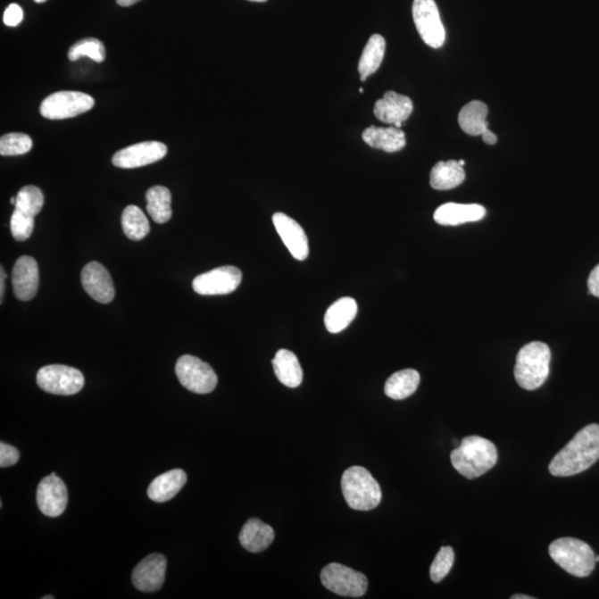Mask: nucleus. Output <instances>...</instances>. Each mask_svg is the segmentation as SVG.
I'll return each instance as SVG.
<instances>
[{
	"label": "nucleus",
	"mask_w": 599,
	"mask_h": 599,
	"mask_svg": "<svg viewBox=\"0 0 599 599\" xmlns=\"http://www.w3.org/2000/svg\"><path fill=\"white\" fill-rule=\"evenodd\" d=\"M552 560L575 578H587L595 570V554L588 544L579 539H556L548 548Z\"/></svg>",
	"instance_id": "nucleus-5"
},
{
	"label": "nucleus",
	"mask_w": 599,
	"mask_h": 599,
	"mask_svg": "<svg viewBox=\"0 0 599 599\" xmlns=\"http://www.w3.org/2000/svg\"><path fill=\"white\" fill-rule=\"evenodd\" d=\"M187 474L180 469L168 470L159 475L151 482L148 487V496L155 503H164L172 500L185 487Z\"/></svg>",
	"instance_id": "nucleus-21"
},
{
	"label": "nucleus",
	"mask_w": 599,
	"mask_h": 599,
	"mask_svg": "<svg viewBox=\"0 0 599 599\" xmlns=\"http://www.w3.org/2000/svg\"><path fill=\"white\" fill-rule=\"evenodd\" d=\"M274 373L283 386L295 388L301 386L304 371L298 358L289 350H279L272 361Z\"/></svg>",
	"instance_id": "nucleus-23"
},
{
	"label": "nucleus",
	"mask_w": 599,
	"mask_h": 599,
	"mask_svg": "<svg viewBox=\"0 0 599 599\" xmlns=\"http://www.w3.org/2000/svg\"><path fill=\"white\" fill-rule=\"evenodd\" d=\"M511 598L512 599H534V597H532V596L522 595V594H518V595H513Z\"/></svg>",
	"instance_id": "nucleus-42"
},
{
	"label": "nucleus",
	"mask_w": 599,
	"mask_h": 599,
	"mask_svg": "<svg viewBox=\"0 0 599 599\" xmlns=\"http://www.w3.org/2000/svg\"><path fill=\"white\" fill-rule=\"evenodd\" d=\"M122 230L130 240L139 241L147 237L150 225L143 210L136 205H128L121 217Z\"/></svg>",
	"instance_id": "nucleus-30"
},
{
	"label": "nucleus",
	"mask_w": 599,
	"mask_h": 599,
	"mask_svg": "<svg viewBox=\"0 0 599 599\" xmlns=\"http://www.w3.org/2000/svg\"><path fill=\"white\" fill-rule=\"evenodd\" d=\"M41 390L56 395H74L85 386L84 375L75 368L53 364L41 368L37 373Z\"/></svg>",
	"instance_id": "nucleus-9"
},
{
	"label": "nucleus",
	"mask_w": 599,
	"mask_h": 599,
	"mask_svg": "<svg viewBox=\"0 0 599 599\" xmlns=\"http://www.w3.org/2000/svg\"><path fill=\"white\" fill-rule=\"evenodd\" d=\"M386 39L381 35L375 34L369 39L359 62L361 80H367L368 77L379 70L383 62L384 54H386Z\"/></svg>",
	"instance_id": "nucleus-28"
},
{
	"label": "nucleus",
	"mask_w": 599,
	"mask_h": 599,
	"mask_svg": "<svg viewBox=\"0 0 599 599\" xmlns=\"http://www.w3.org/2000/svg\"><path fill=\"white\" fill-rule=\"evenodd\" d=\"M596 562H599V555L595 556Z\"/></svg>",
	"instance_id": "nucleus-48"
},
{
	"label": "nucleus",
	"mask_w": 599,
	"mask_h": 599,
	"mask_svg": "<svg viewBox=\"0 0 599 599\" xmlns=\"http://www.w3.org/2000/svg\"><path fill=\"white\" fill-rule=\"evenodd\" d=\"M176 374L181 386L196 395H208L218 384V377L213 369L192 355H182L177 361Z\"/></svg>",
	"instance_id": "nucleus-8"
},
{
	"label": "nucleus",
	"mask_w": 599,
	"mask_h": 599,
	"mask_svg": "<svg viewBox=\"0 0 599 599\" xmlns=\"http://www.w3.org/2000/svg\"><path fill=\"white\" fill-rule=\"evenodd\" d=\"M33 148V140L26 134H8L0 139V154L21 155L29 153Z\"/></svg>",
	"instance_id": "nucleus-33"
},
{
	"label": "nucleus",
	"mask_w": 599,
	"mask_h": 599,
	"mask_svg": "<svg viewBox=\"0 0 599 599\" xmlns=\"http://www.w3.org/2000/svg\"><path fill=\"white\" fill-rule=\"evenodd\" d=\"M341 487L347 505L355 511H371L382 500L381 487L362 466H352L342 475Z\"/></svg>",
	"instance_id": "nucleus-4"
},
{
	"label": "nucleus",
	"mask_w": 599,
	"mask_h": 599,
	"mask_svg": "<svg viewBox=\"0 0 599 599\" xmlns=\"http://www.w3.org/2000/svg\"><path fill=\"white\" fill-rule=\"evenodd\" d=\"M147 199V212L153 220L157 223H166L172 217L171 192L163 186L150 187L146 195Z\"/></svg>",
	"instance_id": "nucleus-29"
},
{
	"label": "nucleus",
	"mask_w": 599,
	"mask_h": 599,
	"mask_svg": "<svg viewBox=\"0 0 599 599\" xmlns=\"http://www.w3.org/2000/svg\"><path fill=\"white\" fill-rule=\"evenodd\" d=\"M16 200H17L16 196H12V198L11 199V203H12V205L16 204Z\"/></svg>",
	"instance_id": "nucleus-43"
},
{
	"label": "nucleus",
	"mask_w": 599,
	"mask_h": 599,
	"mask_svg": "<svg viewBox=\"0 0 599 599\" xmlns=\"http://www.w3.org/2000/svg\"><path fill=\"white\" fill-rule=\"evenodd\" d=\"M321 582L337 595L352 598L362 597L369 587L367 576L337 562L324 567Z\"/></svg>",
	"instance_id": "nucleus-6"
},
{
	"label": "nucleus",
	"mask_w": 599,
	"mask_h": 599,
	"mask_svg": "<svg viewBox=\"0 0 599 599\" xmlns=\"http://www.w3.org/2000/svg\"><path fill=\"white\" fill-rule=\"evenodd\" d=\"M89 57L96 62H103L106 58V49L102 41L96 38H86L77 41L74 46H71L70 52H68V58L70 61L76 62L81 57Z\"/></svg>",
	"instance_id": "nucleus-32"
},
{
	"label": "nucleus",
	"mask_w": 599,
	"mask_h": 599,
	"mask_svg": "<svg viewBox=\"0 0 599 599\" xmlns=\"http://www.w3.org/2000/svg\"><path fill=\"white\" fill-rule=\"evenodd\" d=\"M35 217L22 213L20 210L13 212L11 220L12 235L17 241L29 239L34 231Z\"/></svg>",
	"instance_id": "nucleus-35"
},
{
	"label": "nucleus",
	"mask_w": 599,
	"mask_h": 599,
	"mask_svg": "<svg viewBox=\"0 0 599 599\" xmlns=\"http://www.w3.org/2000/svg\"><path fill=\"white\" fill-rule=\"evenodd\" d=\"M362 138L370 147L391 154L403 149L406 145L404 131L395 126L369 127L363 131Z\"/></svg>",
	"instance_id": "nucleus-20"
},
{
	"label": "nucleus",
	"mask_w": 599,
	"mask_h": 599,
	"mask_svg": "<svg viewBox=\"0 0 599 599\" xmlns=\"http://www.w3.org/2000/svg\"><path fill=\"white\" fill-rule=\"evenodd\" d=\"M274 530L271 526L258 519H250L242 528L239 541L246 551L262 553L271 545Z\"/></svg>",
	"instance_id": "nucleus-22"
},
{
	"label": "nucleus",
	"mask_w": 599,
	"mask_h": 599,
	"mask_svg": "<svg viewBox=\"0 0 599 599\" xmlns=\"http://www.w3.org/2000/svg\"><path fill=\"white\" fill-rule=\"evenodd\" d=\"M412 13L416 29L424 43L432 48H441L445 43V29L437 3L414 0Z\"/></svg>",
	"instance_id": "nucleus-10"
},
{
	"label": "nucleus",
	"mask_w": 599,
	"mask_h": 599,
	"mask_svg": "<svg viewBox=\"0 0 599 599\" xmlns=\"http://www.w3.org/2000/svg\"><path fill=\"white\" fill-rule=\"evenodd\" d=\"M482 138L484 140V143L487 145H495L497 143V136L495 134H493L491 130H487L484 132L482 135Z\"/></svg>",
	"instance_id": "nucleus-39"
},
{
	"label": "nucleus",
	"mask_w": 599,
	"mask_h": 599,
	"mask_svg": "<svg viewBox=\"0 0 599 599\" xmlns=\"http://www.w3.org/2000/svg\"><path fill=\"white\" fill-rule=\"evenodd\" d=\"M487 113V104L478 100L465 104L459 114L461 129L470 136H482L488 129Z\"/></svg>",
	"instance_id": "nucleus-26"
},
{
	"label": "nucleus",
	"mask_w": 599,
	"mask_h": 599,
	"mask_svg": "<svg viewBox=\"0 0 599 599\" xmlns=\"http://www.w3.org/2000/svg\"><path fill=\"white\" fill-rule=\"evenodd\" d=\"M358 313V304L354 299L341 298L328 309L324 315V324L330 333L345 330Z\"/></svg>",
	"instance_id": "nucleus-25"
},
{
	"label": "nucleus",
	"mask_w": 599,
	"mask_h": 599,
	"mask_svg": "<svg viewBox=\"0 0 599 599\" xmlns=\"http://www.w3.org/2000/svg\"><path fill=\"white\" fill-rule=\"evenodd\" d=\"M4 281H6V272L4 271V268H0V304H3L4 294Z\"/></svg>",
	"instance_id": "nucleus-40"
},
{
	"label": "nucleus",
	"mask_w": 599,
	"mask_h": 599,
	"mask_svg": "<svg viewBox=\"0 0 599 599\" xmlns=\"http://www.w3.org/2000/svg\"><path fill=\"white\" fill-rule=\"evenodd\" d=\"M12 279L16 298L21 301L33 300L39 287L37 262L29 255H22L12 269Z\"/></svg>",
	"instance_id": "nucleus-17"
},
{
	"label": "nucleus",
	"mask_w": 599,
	"mask_h": 599,
	"mask_svg": "<svg viewBox=\"0 0 599 599\" xmlns=\"http://www.w3.org/2000/svg\"><path fill=\"white\" fill-rule=\"evenodd\" d=\"M454 551L452 547L445 546L438 551L429 569V575L434 583H440L446 578L454 564Z\"/></svg>",
	"instance_id": "nucleus-34"
},
{
	"label": "nucleus",
	"mask_w": 599,
	"mask_h": 599,
	"mask_svg": "<svg viewBox=\"0 0 599 599\" xmlns=\"http://www.w3.org/2000/svg\"><path fill=\"white\" fill-rule=\"evenodd\" d=\"M588 290L589 294L597 296L599 298V264L597 267L594 268L591 274L588 278Z\"/></svg>",
	"instance_id": "nucleus-38"
},
{
	"label": "nucleus",
	"mask_w": 599,
	"mask_h": 599,
	"mask_svg": "<svg viewBox=\"0 0 599 599\" xmlns=\"http://www.w3.org/2000/svg\"><path fill=\"white\" fill-rule=\"evenodd\" d=\"M166 557L162 554H151L141 561L132 571V583L140 592H158L166 579Z\"/></svg>",
	"instance_id": "nucleus-14"
},
{
	"label": "nucleus",
	"mask_w": 599,
	"mask_h": 599,
	"mask_svg": "<svg viewBox=\"0 0 599 599\" xmlns=\"http://www.w3.org/2000/svg\"><path fill=\"white\" fill-rule=\"evenodd\" d=\"M24 20V12H22L20 4H11L4 12V25L9 27H16Z\"/></svg>",
	"instance_id": "nucleus-37"
},
{
	"label": "nucleus",
	"mask_w": 599,
	"mask_h": 599,
	"mask_svg": "<svg viewBox=\"0 0 599 599\" xmlns=\"http://www.w3.org/2000/svg\"><path fill=\"white\" fill-rule=\"evenodd\" d=\"M116 2L122 7H129L132 6V4L140 2V0H116Z\"/></svg>",
	"instance_id": "nucleus-41"
},
{
	"label": "nucleus",
	"mask_w": 599,
	"mask_h": 599,
	"mask_svg": "<svg viewBox=\"0 0 599 599\" xmlns=\"http://www.w3.org/2000/svg\"><path fill=\"white\" fill-rule=\"evenodd\" d=\"M167 153L166 145L159 141H145L118 151L112 157V163L122 169L140 168L159 162Z\"/></svg>",
	"instance_id": "nucleus-12"
},
{
	"label": "nucleus",
	"mask_w": 599,
	"mask_h": 599,
	"mask_svg": "<svg viewBox=\"0 0 599 599\" xmlns=\"http://www.w3.org/2000/svg\"><path fill=\"white\" fill-rule=\"evenodd\" d=\"M460 162L461 166H464V164H465V162H464V160H460V162Z\"/></svg>",
	"instance_id": "nucleus-46"
},
{
	"label": "nucleus",
	"mask_w": 599,
	"mask_h": 599,
	"mask_svg": "<svg viewBox=\"0 0 599 599\" xmlns=\"http://www.w3.org/2000/svg\"><path fill=\"white\" fill-rule=\"evenodd\" d=\"M18 460H20V452L16 447L8 445L6 443H0V466L3 469L15 465Z\"/></svg>",
	"instance_id": "nucleus-36"
},
{
	"label": "nucleus",
	"mask_w": 599,
	"mask_h": 599,
	"mask_svg": "<svg viewBox=\"0 0 599 599\" xmlns=\"http://www.w3.org/2000/svg\"><path fill=\"white\" fill-rule=\"evenodd\" d=\"M15 209L29 216L36 217L44 207L43 191L36 186H26L16 196Z\"/></svg>",
	"instance_id": "nucleus-31"
},
{
	"label": "nucleus",
	"mask_w": 599,
	"mask_h": 599,
	"mask_svg": "<svg viewBox=\"0 0 599 599\" xmlns=\"http://www.w3.org/2000/svg\"><path fill=\"white\" fill-rule=\"evenodd\" d=\"M272 220L279 236L285 242L292 257L299 262H304L308 258L310 253L308 237L299 223L281 212L274 214Z\"/></svg>",
	"instance_id": "nucleus-15"
},
{
	"label": "nucleus",
	"mask_w": 599,
	"mask_h": 599,
	"mask_svg": "<svg viewBox=\"0 0 599 599\" xmlns=\"http://www.w3.org/2000/svg\"><path fill=\"white\" fill-rule=\"evenodd\" d=\"M420 381V374L415 370H402L387 379L384 392L392 400H404L414 395L418 390Z\"/></svg>",
	"instance_id": "nucleus-27"
},
{
	"label": "nucleus",
	"mask_w": 599,
	"mask_h": 599,
	"mask_svg": "<svg viewBox=\"0 0 599 599\" xmlns=\"http://www.w3.org/2000/svg\"><path fill=\"white\" fill-rule=\"evenodd\" d=\"M486 216L487 209L481 204L449 203L437 209L434 212V220L441 226L455 227L482 220Z\"/></svg>",
	"instance_id": "nucleus-19"
},
{
	"label": "nucleus",
	"mask_w": 599,
	"mask_h": 599,
	"mask_svg": "<svg viewBox=\"0 0 599 599\" xmlns=\"http://www.w3.org/2000/svg\"><path fill=\"white\" fill-rule=\"evenodd\" d=\"M94 106L95 99L89 95L79 91H58L44 100L40 113L50 121H62L89 112Z\"/></svg>",
	"instance_id": "nucleus-7"
},
{
	"label": "nucleus",
	"mask_w": 599,
	"mask_h": 599,
	"mask_svg": "<svg viewBox=\"0 0 599 599\" xmlns=\"http://www.w3.org/2000/svg\"><path fill=\"white\" fill-rule=\"evenodd\" d=\"M598 460L599 425L589 424L576 433L573 440L557 453L548 470L554 477H573L592 468Z\"/></svg>",
	"instance_id": "nucleus-1"
},
{
	"label": "nucleus",
	"mask_w": 599,
	"mask_h": 599,
	"mask_svg": "<svg viewBox=\"0 0 599 599\" xmlns=\"http://www.w3.org/2000/svg\"><path fill=\"white\" fill-rule=\"evenodd\" d=\"M241 281L240 269L226 265L200 274L192 282V287L201 295H223L236 291Z\"/></svg>",
	"instance_id": "nucleus-11"
},
{
	"label": "nucleus",
	"mask_w": 599,
	"mask_h": 599,
	"mask_svg": "<svg viewBox=\"0 0 599 599\" xmlns=\"http://www.w3.org/2000/svg\"><path fill=\"white\" fill-rule=\"evenodd\" d=\"M34 2L38 3V4H43L45 2H47V0H34Z\"/></svg>",
	"instance_id": "nucleus-45"
},
{
	"label": "nucleus",
	"mask_w": 599,
	"mask_h": 599,
	"mask_svg": "<svg viewBox=\"0 0 599 599\" xmlns=\"http://www.w3.org/2000/svg\"><path fill=\"white\" fill-rule=\"evenodd\" d=\"M54 596H45V597H43V599H54Z\"/></svg>",
	"instance_id": "nucleus-47"
},
{
	"label": "nucleus",
	"mask_w": 599,
	"mask_h": 599,
	"mask_svg": "<svg viewBox=\"0 0 599 599\" xmlns=\"http://www.w3.org/2000/svg\"><path fill=\"white\" fill-rule=\"evenodd\" d=\"M412 112V100L408 96L397 94L395 91H387L382 99L375 103L374 106L375 117L379 121L396 128H402Z\"/></svg>",
	"instance_id": "nucleus-16"
},
{
	"label": "nucleus",
	"mask_w": 599,
	"mask_h": 599,
	"mask_svg": "<svg viewBox=\"0 0 599 599\" xmlns=\"http://www.w3.org/2000/svg\"><path fill=\"white\" fill-rule=\"evenodd\" d=\"M81 283L85 291L99 304H109L114 298L111 274L103 264L90 262L82 269Z\"/></svg>",
	"instance_id": "nucleus-18"
},
{
	"label": "nucleus",
	"mask_w": 599,
	"mask_h": 599,
	"mask_svg": "<svg viewBox=\"0 0 599 599\" xmlns=\"http://www.w3.org/2000/svg\"><path fill=\"white\" fill-rule=\"evenodd\" d=\"M551 350L545 343H528L516 356L515 379L524 390L534 391L546 382L550 375Z\"/></svg>",
	"instance_id": "nucleus-3"
},
{
	"label": "nucleus",
	"mask_w": 599,
	"mask_h": 599,
	"mask_svg": "<svg viewBox=\"0 0 599 599\" xmlns=\"http://www.w3.org/2000/svg\"><path fill=\"white\" fill-rule=\"evenodd\" d=\"M452 465L469 479L478 478L488 472L497 462L496 446L487 438L472 436L464 437L461 445L451 453Z\"/></svg>",
	"instance_id": "nucleus-2"
},
{
	"label": "nucleus",
	"mask_w": 599,
	"mask_h": 599,
	"mask_svg": "<svg viewBox=\"0 0 599 599\" xmlns=\"http://www.w3.org/2000/svg\"><path fill=\"white\" fill-rule=\"evenodd\" d=\"M250 2L264 3V2H267V0H250Z\"/></svg>",
	"instance_id": "nucleus-44"
},
{
	"label": "nucleus",
	"mask_w": 599,
	"mask_h": 599,
	"mask_svg": "<svg viewBox=\"0 0 599 599\" xmlns=\"http://www.w3.org/2000/svg\"><path fill=\"white\" fill-rule=\"evenodd\" d=\"M465 171L456 160L450 162H440L433 167L429 184L436 190H451L463 184Z\"/></svg>",
	"instance_id": "nucleus-24"
},
{
	"label": "nucleus",
	"mask_w": 599,
	"mask_h": 599,
	"mask_svg": "<svg viewBox=\"0 0 599 599\" xmlns=\"http://www.w3.org/2000/svg\"><path fill=\"white\" fill-rule=\"evenodd\" d=\"M37 504L41 513L57 518L65 512L68 504L66 484L56 473L41 479L37 489Z\"/></svg>",
	"instance_id": "nucleus-13"
}]
</instances>
